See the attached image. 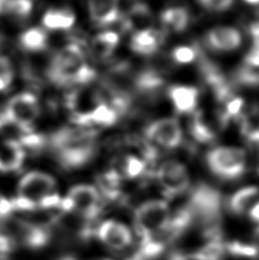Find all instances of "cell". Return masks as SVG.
Segmentation results:
<instances>
[{"label": "cell", "instance_id": "cell-1", "mask_svg": "<svg viewBox=\"0 0 259 260\" xmlns=\"http://www.w3.org/2000/svg\"><path fill=\"white\" fill-rule=\"evenodd\" d=\"M52 147L63 168H81L96 152L95 134L81 128H62L52 136Z\"/></svg>", "mask_w": 259, "mask_h": 260}, {"label": "cell", "instance_id": "cell-2", "mask_svg": "<svg viewBox=\"0 0 259 260\" xmlns=\"http://www.w3.org/2000/svg\"><path fill=\"white\" fill-rule=\"evenodd\" d=\"M96 73L86 63L85 55L78 45H68L54 57L49 78L58 86L84 85L91 82Z\"/></svg>", "mask_w": 259, "mask_h": 260}, {"label": "cell", "instance_id": "cell-3", "mask_svg": "<svg viewBox=\"0 0 259 260\" xmlns=\"http://www.w3.org/2000/svg\"><path fill=\"white\" fill-rule=\"evenodd\" d=\"M191 216V225L207 231H221V197L217 189L199 185L184 207Z\"/></svg>", "mask_w": 259, "mask_h": 260}, {"label": "cell", "instance_id": "cell-4", "mask_svg": "<svg viewBox=\"0 0 259 260\" xmlns=\"http://www.w3.org/2000/svg\"><path fill=\"white\" fill-rule=\"evenodd\" d=\"M102 199L99 189L92 185H76L68 195L62 199L61 210L63 212H75L81 216L89 224L102 212Z\"/></svg>", "mask_w": 259, "mask_h": 260}, {"label": "cell", "instance_id": "cell-5", "mask_svg": "<svg viewBox=\"0 0 259 260\" xmlns=\"http://www.w3.org/2000/svg\"><path fill=\"white\" fill-rule=\"evenodd\" d=\"M207 164L217 177L233 180L246 170V153L239 147H216L207 154Z\"/></svg>", "mask_w": 259, "mask_h": 260}, {"label": "cell", "instance_id": "cell-6", "mask_svg": "<svg viewBox=\"0 0 259 260\" xmlns=\"http://www.w3.org/2000/svg\"><path fill=\"white\" fill-rule=\"evenodd\" d=\"M39 113L40 106L37 97L30 92H20L8 101L4 120L15 124L23 132H31Z\"/></svg>", "mask_w": 259, "mask_h": 260}, {"label": "cell", "instance_id": "cell-7", "mask_svg": "<svg viewBox=\"0 0 259 260\" xmlns=\"http://www.w3.org/2000/svg\"><path fill=\"white\" fill-rule=\"evenodd\" d=\"M168 203L163 200H151L144 202L135 211V229L141 239L155 233L170 219Z\"/></svg>", "mask_w": 259, "mask_h": 260}, {"label": "cell", "instance_id": "cell-8", "mask_svg": "<svg viewBox=\"0 0 259 260\" xmlns=\"http://www.w3.org/2000/svg\"><path fill=\"white\" fill-rule=\"evenodd\" d=\"M55 187L56 182L52 176L41 171H31L18 183L17 198L34 204L38 209L41 200L53 194Z\"/></svg>", "mask_w": 259, "mask_h": 260}, {"label": "cell", "instance_id": "cell-9", "mask_svg": "<svg viewBox=\"0 0 259 260\" xmlns=\"http://www.w3.org/2000/svg\"><path fill=\"white\" fill-rule=\"evenodd\" d=\"M156 179L165 197L173 199L187 191L189 175L187 169L178 161H166L156 170Z\"/></svg>", "mask_w": 259, "mask_h": 260}, {"label": "cell", "instance_id": "cell-10", "mask_svg": "<svg viewBox=\"0 0 259 260\" xmlns=\"http://www.w3.org/2000/svg\"><path fill=\"white\" fill-rule=\"evenodd\" d=\"M102 103L99 92L87 88L73 90L67 97V105L72 114L73 122L79 126H87L89 114Z\"/></svg>", "mask_w": 259, "mask_h": 260}, {"label": "cell", "instance_id": "cell-11", "mask_svg": "<svg viewBox=\"0 0 259 260\" xmlns=\"http://www.w3.org/2000/svg\"><path fill=\"white\" fill-rule=\"evenodd\" d=\"M7 231L15 242H20L30 249H41L49 242L50 235L43 226L35 225L24 220H13Z\"/></svg>", "mask_w": 259, "mask_h": 260}, {"label": "cell", "instance_id": "cell-12", "mask_svg": "<svg viewBox=\"0 0 259 260\" xmlns=\"http://www.w3.org/2000/svg\"><path fill=\"white\" fill-rule=\"evenodd\" d=\"M146 137L166 148L177 147L183 138L180 124L176 119L165 118L152 122L146 128Z\"/></svg>", "mask_w": 259, "mask_h": 260}, {"label": "cell", "instance_id": "cell-13", "mask_svg": "<svg viewBox=\"0 0 259 260\" xmlns=\"http://www.w3.org/2000/svg\"><path fill=\"white\" fill-rule=\"evenodd\" d=\"M97 238L106 247L113 250H122L131 245L133 235L126 225L115 220H106L97 227Z\"/></svg>", "mask_w": 259, "mask_h": 260}, {"label": "cell", "instance_id": "cell-14", "mask_svg": "<svg viewBox=\"0 0 259 260\" xmlns=\"http://www.w3.org/2000/svg\"><path fill=\"white\" fill-rule=\"evenodd\" d=\"M207 44L210 48L219 52H232L241 46L242 37L234 27L217 26L208 32Z\"/></svg>", "mask_w": 259, "mask_h": 260}, {"label": "cell", "instance_id": "cell-15", "mask_svg": "<svg viewBox=\"0 0 259 260\" xmlns=\"http://www.w3.org/2000/svg\"><path fill=\"white\" fill-rule=\"evenodd\" d=\"M25 153L22 144L13 139L0 143V171L18 170L24 162Z\"/></svg>", "mask_w": 259, "mask_h": 260}, {"label": "cell", "instance_id": "cell-16", "mask_svg": "<svg viewBox=\"0 0 259 260\" xmlns=\"http://www.w3.org/2000/svg\"><path fill=\"white\" fill-rule=\"evenodd\" d=\"M118 0H89V14L91 20L100 25L111 24L118 20Z\"/></svg>", "mask_w": 259, "mask_h": 260}, {"label": "cell", "instance_id": "cell-17", "mask_svg": "<svg viewBox=\"0 0 259 260\" xmlns=\"http://www.w3.org/2000/svg\"><path fill=\"white\" fill-rule=\"evenodd\" d=\"M153 15L144 4H136L127 12L123 20L124 29L128 31H143L152 29Z\"/></svg>", "mask_w": 259, "mask_h": 260}, {"label": "cell", "instance_id": "cell-18", "mask_svg": "<svg viewBox=\"0 0 259 260\" xmlns=\"http://www.w3.org/2000/svg\"><path fill=\"white\" fill-rule=\"evenodd\" d=\"M169 97L178 113H189L196 109L199 91L196 87L173 86L169 89Z\"/></svg>", "mask_w": 259, "mask_h": 260}, {"label": "cell", "instance_id": "cell-19", "mask_svg": "<svg viewBox=\"0 0 259 260\" xmlns=\"http://www.w3.org/2000/svg\"><path fill=\"white\" fill-rule=\"evenodd\" d=\"M191 133L198 142H212L217 136L216 122L212 120V118H210V115L206 111H198L192 119Z\"/></svg>", "mask_w": 259, "mask_h": 260}, {"label": "cell", "instance_id": "cell-20", "mask_svg": "<svg viewBox=\"0 0 259 260\" xmlns=\"http://www.w3.org/2000/svg\"><path fill=\"white\" fill-rule=\"evenodd\" d=\"M161 41L160 34L153 29L137 31L132 37L131 48L140 55H152L158 50Z\"/></svg>", "mask_w": 259, "mask_h": 260}, {"label": "cell", "instance_id": "cell-21", "mask_svg": "<svg viewBox=\"0 0 259 260\" xmlns=\"http://www.w3.org/2000/svg\"><path fill=\"white\" fill-rule=\"evenodd\" d=\"M119 40V36L115 32H102L91 40L90 53L96 59L108 58L118 47Z\"/></svg>", "mask_w": 259, "mask_h": 260}, {"label": "cell", "instance_id": "cell-22", "mask_svg": "<svg viewBox=\"0 0 259 260\" xmlns=\"http://www.w3.org/2000/svg\"><path fill=\"white\" fill-rule=\"evenodd\" d=\"M259 198V188L248 186L241 188L232 195L229 201V208L235 215H243L250 210Z\"/></svg>", "mask_w": 259, "mask_h": 260}, {"label": "cell", "instance_id": "cell-23", "mask_svg": "<svg viewBox=\"0 0 259 260\" xmlns=\"http://www.w3.org/2000/svg\"><path fill=\"white\" fill-rule=\"evenodd\" d=\"M76 22V17L71 12L61 9H50L43 17V24L48 30H69Z\"/></svg>", "mask_w": 259, "mask_h": 260}, {"label": "cell", "instance_id": "cell-24", "mask_svg": "<svg viewBox=\"0 0 259 260\" xmlns=\"http://www.w3.org/2000/svg\"><path fill=\"white\" fill-rule=\"evenodd\" d=\"M188 13L182 7H172L166 9L161 15V22L166 29L173 32H182L188 25Z\"/></svg>", "mask_w": 259, "mask_h": 260}, {"label": "cell", "instance_id": "cell-25", "mask_svg": "<svg viewBox=\"0 0 259 260\" xmlns=\"http://www.w3.org/2000/svg\"><path fill=\"white\" fill-rule=\"evenodd\" d=\"M99 187L105 198L115 200L120 195L121 177L115 170H109L99 177Z\"/></svg>", "mask_w": 259, "mask_h": 260}, {"label": "cell", "instance_id": "cell-26", "mask_svg": "<svg viewBox=\"0 0 259 260\" xmlns=\"http://www.w3.org/2000/svg\"><path fill=\"white\" fill-rule=\"evenodd\" d=\"M20 43L22 47L30 50V52H40L47 46V35L39 27H31V29L23 32Z\"/></svg>", "mask_w": 259, "mask_h": 260}, {"label": "cell", "instance_id": "cell-27", "mask_svg": "<svg viewBox=\"0 0 259 260\" xmlns=\"http://www.w3.org/2000/svg\"><path fill=\"white\" fill-rule=\"evenodd\" d=\"M32 11L31 0H0V15L27 16Z\"/></svg>", "mask_w": 259, "mask_h": 260}, {"label": "cell", "instance_id": "cell-28", "mask_svg": "<svg viewBox=\"0 0 259 260\" xmlns=\"http://www.w3.org/2000/svg\"><path fill=\"white\" fill-rule=\"evenodd\" d=\"M118 119V113L113 108L105 103L100 104L88 117V124L96 123L101 126H112Z\"/></svg>", "mask_w": 259, "mask_h": 260}, {"label": "cell", "instance_id": "cell-29", "mask_svg": "<svg viewBox=\"0 0 259 260\" xmlns=\"http://www.w3.org/2000/svg\"><path fill=\"white\" fill-rule=\"evenodd\" d=\"M225 252L240 258H256L259 254V247L253 243L233 241V242L225 243Z\"/></svg>", "mask_w": 259, "mask_h": 260}, {"label": "cell", "instance_id": "cell-30", "mask_svg": "<svg viewBox=\"0 0 259 260\" xmlns=\"http://www.w3.org/2000/svg\"><path fill=\"white\" fill-rule=\"evenodd\" d=\"M241 132L249 142L259 144V113L252 111L244 115L241 121Z\"/></svg>", "mask_w": 259, "mask_h": 260}, {"label": "cell", "instance_id": "cell-31", "mask_svg": "<svg viewBox=\"0 0 259 260\" xmlns=\"http://www.w3.org/2000/svg\"><path fill=\"white\" fill-rule=\"evenodd\" d=\"M145 170V162L137 156H127L123 165V173L127 178H137L143 175Z\"/></svg>", "mask_w": 259, "mask_h": 260}, {"label": "cell", "instance_id": "cell-32", "mask_svg": "<svg viewBox=\"0 0 259 260\" xmlns=\"http://www.w3.org/2000/svg\"><path fill=\"white\" fill-rule=\"evenodd\" d=\"M14 79V68L6 56L0 55V91L6 90L12 85Z\"/></svg>", "mask_w": 259, "mask_h": 260}, {"label": "cell", "instance_id": "cell-33", "mask_svg": "<svg viewBox=\"0 0 259 260\" xmlns=\"http://www.w3.org/2000/svg\"><path fill=\"white\" fill-rule=\"evenodd\" d=\"M238 79L243 85L257 86L259 85V69L244 64L242 69L240 70Z\"/></svg>", "mask_w": 259, "mask_h": 260}, {"label": "cell", "instance_id": "cell-34", "mask_svg": "<svg viewBox=\"0 0 259 260\" xmlns=\"http://www.w3.org/2000/svg\"><path fill=\"white\" fill-rule=\"evenodd\" d=\"M173 58L179 64H188L197 58V52L188 46H178L173 50Z\"/></svg>", "mask_w": 259, "mask_h": 260}, {"label": "cell", "instance_id": "cell-35", "mask_svg": "<svg viewBox=\"0 0 259 260\" xmlns=\"http://www.w3.org/2000/svg\"><path fill=\"white\" fill-rule=\"evenodd\" d=\"M243 106H244L243 100L239 99V97H234V99H231L226 102L225 111L223 113L228 120L231 118H238L242 113Z\"/></svg>", "mask_w": 259, "mask_h": 260}, {"label": "cell", "instance_id": "cell-36", "mask_svg": "<svg viewBox=\"0 0 259 260\" xmlns=\"http://www.w3.org/2000/svg\"><path fill=\"white\" fill-rule=\"evenodd\" d=\"M234 0H200L205 8L212 12H223L232 6Z\"/></svg>", "mask_w": 259, "mask_h": 260}, {"label": "cell", "instance_id": "cell-37", "mask_svg": "<svg viewBox=\"0 0 259 260\" xmlns=\"http://www.w3.org/2000/svg\"><path fill=\"white\" fill-rule=\"evenodd\" d=\"M16 242L11 235L7 233H0V256H5V254L13 251Z\"/></svg>", "mask_w": 259, "mask_h": 260}, {"label": "cell", "instance_id": "cell-38", "mask_svg": "<svg viewBox=\"0 0 259 260\" xmlns=\"http://www.w3.org/2000/svg\"><path fill=\"white\" fill-rule=\"evenodd\" d=\"M14 211L15 210H14L12 200H7L0 197V220H7L9 216L12 215V212Z\"/></svg>", "mask_w": 259, "mask_h": 260}, {"label": "cell", "instance_id": "cell-39", "mask_svg": "<svg viewBox=\"0 0 259 260\" xmlns=\"http://www.w3.org/2000/svg\"><path fill=\"white\" fill-rule=\"evenodd\" d=\"M244 64L249 65V67L259 69V49L258 48H253L251 52L247 55Z\"/></svg>", "mask_w": 259, "mask_h": 260}, {"label": "cell", "instance_id": "cell-40", "mask_svg": "<svg viewBox=\"0 0 259 260\" xmlns=\"http://www.w3.org/2000/svg\"><path fill=\"white\" fill-rule=\"evenodd\" d=\"M250 32L253 38V48L259 49V22L251 26Z\"/></svg>", "mask_w": 259, "mask_h": 260}, {"label": "cell", "instance_id": "cell-41", "mask_svg": "<svg viewBox=\"0 0 259 260\" xmlns=\"http://www.w3.org/2000/svg\"><path fill=\"white\" fill-rule=\"evenodd\" d=\"M249 216H250L251 220L259 224V202H256L250 210H249Z\"/></svg>", "mask_w": 259, "mask_h": 260}, {"label": "cell", "instance_id": "cell-42", "mask_svg": "<svg viewBox=\"0 0 259 260\" xmlns=\"http://www.w3.org/2000/svg\"><path fill=\"white\" fill-rule=\"evenodd\" d=\"M249 5H259V0H244Z\"/></svg>", "mask_w": 259, "mask_h": 260}, {"label": "cell", "instance_id": "cell-43", "mask_svg": "<svg viewBox=\"0 0 259 260\" xmlns=\"http://www.w3.org/2000/svg\"><path fill=\"white\" fill-rule=\"evenodd\" d=\"M62 260H76V259L72 258V257H67V258H63Z\"/></svg>", "mask_w": 259, "mask_h": 260}, {"label": "cell", "instance_id": "cell-44", "mask_svg": "<svg viewBox=\"0 0 259 260\" xmlns=\"http://www.w3.org/2000/svg\"><path fill=\"white\" fill-rule=\"evenodd\" d=\"M258 173H259V166H258Z\"/></svg>", "mask_w": 259, "mask_h": 260}]
</instances>
